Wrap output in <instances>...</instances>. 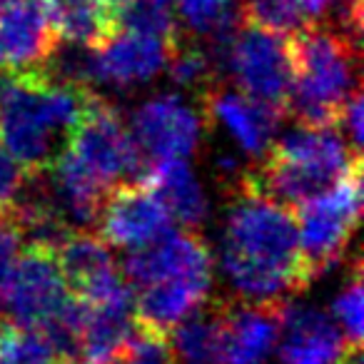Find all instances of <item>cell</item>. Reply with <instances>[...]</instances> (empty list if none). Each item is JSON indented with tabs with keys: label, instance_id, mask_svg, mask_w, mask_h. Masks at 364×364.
Returning <instances> with one entry per match:
<instances>
[{
	"label": "cell",
	"instance_id": "obj_17",
	"mask_svg": "<svg viewBox=\"0 0 364 364\" xmlns=\"http://www.w3.org/2000/svg\"><path fill=\"white\" fill-rule=\"evenodd\" d=\"M60 43L48 0H18L0 13V50L6 70H43Z\"/></svg>",
	"mask_w": 364,
	"mask_h": 364
},
{
	"label": "cell",
	"instance_id": "obj_22",
	"mask_svg": "<svg viewBox=\"0 0 364 364\" xmlns=\"http://www.w3.org/2000/svg\"><path fill=\"white\" fill-rule=\"evenodd\" d=\"M182 33L208 43H228L240 26L232 0H172Z\"/></svg>",
	"mask_w": 364,
	"mask_h": 364
},
{
	"label": "cell",
	"instance_id": "obj_28",
	"mask_svg": "<svg viewBox=\"0 0 364 364\" xmlns=\"http://www.w3.org/2000/svg\"><path fill=\"white\" fill-rule=\"evenodd\" d=\"M26 185V170L18 165V160L0 145V210H8L16 203L18 193Z\"/></svg>",
	"mask_w": 364,
	"mask_h": 364
},
{
	"label": "cell",
	"instance_id": "obj_27",
	"mask_svg": "<svg viewBox=\"0 0 364 364\" xmlns=\"http://www.w3.org/2000/svg\"><path fill=\"white\" fill-rule=\"evenodd\" d=\"M23 240H26L23 237V228L16 220V215H13V210H0V307H3V297H6L16 262L21 257Z\"/></svg>",
	"mask_w": 364,
	"mask_h": 364
},
{
	"label": "cell",
	"instance_id": "obj_23",
	"mask_svg": "<svg viewBox=\"0 0 364 364\" xmlns=\"http://www.w3.org/2000/svg\"><path fill=\"white\" fill-rule=\"evenodd\" d=\"M115 28L145 33L162 41H172L180 31L172 0H127V6L117 13Z\"/></svg>",
	"mask_w": 364,
	"mask_h": 364
},
{
	"label": "cell",
	"instance_id": "obj_26",
	"mask_svg": "<svg viewBox=\"0 0 364 364\" xmlns=\"http://www.w3.org/2000/svg\"><path fill=\"white\" fill-rule=\"evenodd\" d=\"M107 364H175L165 334L135 327L132 337L115 352Z\"/></svg>",
	"mask_w": 364,
	"mask_h": 364
},
{
	"label": "cell",
	"instance_id": "obj_30",
	"mask_svg": "<svg viewBox=\"0 0 364 364\" xmlns=\"http://www.w3.org/2000/svg\"><path fill=\"white\" fill-rule=\"evenodd\" d=\"M100 3L107 8V13H110V16H112V21H115V18H117V13H120L122 8L127 6V0H100Z\"/></svg>",
	"mask_w": 364,
	"mask_h": 364
},
{
	"label": "cell",
	"instance_id": "obj_21",
	"mask_svg": "<svg viewBox=\"0 0 364 364\" xmlns=\"http://www.w3.org/2000/svg\"><path fill=\"white\" fill-rule=\"evenodd\" d=\"M58 38L85 48H100L115 31V21L100 0H48Z\"/></svg>",
	"mask_w": 364,
	"mask_h": 364
},
{
	"label": "cell",
	"instance_id": "obj_11",
	"mask_svg": "<svg viewBox=\"0 0 364 364\" xmlns=\"http://www.w3.org/2000/svg\"><path fill=\"white\" fill-rule=\"evenodd\" d=\"M172 228V218L142 180L117 182L105 193L95 230L110 247L140 250Z\"/></svg>",
	"mask_w": 364,
	"mask_h": 364
},
{
	"label": "cell",
	"instance_id": "obj_20",
	"mask_svg": "<svg viewBox=\"0 0 364 364\" xmlns=\"http://www.w3.org/2000/svg\"><path fill=\"white\" fill-rule=\"evenodd\" d=\"M175 364H223L225 297H210L167 332Z\"/></svg>",
	"mask_w": 364,
	"mask_h": 364
},
{
	"label": "cell",
	"instance_id": "obj_24",
	"mask_svg": "<svg viewBox=\"0 0 364 364\" xmlns=\"http://www.w3.org/2000/svg\"><path fill=\"white\" fill-rule=\"evenodd\" d=\"M237 16L242 23L267 28L282 36H292L309 23L299 11L297 0H240Z\"/></svg>",
	"mask_w": 364,
	"mask_h": 364
},
{
	"label": "cell",
	"instance_id": "obj_6",
	"mask_svg": "<svg viewBox=\"0 0 364 364\" xmlns=\"http://www.w3.org/2000/svg\"><path fill=\"white\" fill-rule=\"evenodd\" d=\"M65 147L105 190H110L117 182L145 177V157L132 142L130 130L122 122L117 107L95 92L85 115L68 137Z\"/></svg>",
	"mask_w": 364,
	"mask_h": 364
},
{
	"label": "cell",
	"instance_id": "obj_16",
	"mask_svg": "<svg viewBox=\"0 0 364 364\" xmlns=\"http://www.w3.org/2000/svg\"><path fill=\"white\" fill-rule=\"evenodd\" d=\"M284 302H245L225 297L223 364H272Z\"/></svg>",
	"mask_w": 364,
	"mask_h": 364
},
{
	"label": "cell",
	"instance_id": "obj_4",
	"mask_svg": "<svg viewBox=\"0 0 364 364\" xmlns=\"http://www.w3.org/2000/svg\"><path fill=\"white\" fill-rule=\"evenodd\" d=\"M292 85L284 115L297 125H337L347 100L359 90V43L324 21L289 36Z\"/></svg>",
	"mask_w": 364,
	"mask_h": 364
},
{
	"label": "cell",
	"instance_id": "obj_3",
	"mask_svg": "<svg viewBox=\"0 0 364 364\" xmlns=\"http://www.w3.org/2000/svg\"><path fill=\"white\" fill-rule=\"evenodd\" d=\"M354 172H362V150L349 145L337 125H297L250 167V180L262 195L294 210Z\"/></svg>",
	"mask_w": 364,
	"mask_h": 364
},
{
	"label": "cell",
	"instance_id": "obj_19",
	"mask_svg": "<svg viewBox=\"0 0 364 364\" xmlns=\"http://www.w3.org/2000/svg\"><path fill=\"white\" fill-rule=\"evenodd\" d=\"M82 302V299H80ZM132 292L102 302H82L80 314V362L107 364L135 332Z\"/></svg>",
	"mask_w": 364,
	"mask_h": 364
},
{
	"label": "cell",
	"instance_id": "obj_2",
	"mask_svg": "<svg viewBox=\"0 0 364 364\" xmlns=\"http://www.w3.org/2000/svg\"><path fill=\"white\" fill-rule=\"evenodd\" d=\"M92 90L43 70H0V140L26 172L48 167L68 145Z\"/></svg>",
	"mask_w": 364,
	"mask_h": 364
},
{
	"label": "cell",
	"instance_id": "obj_15",
	"mask_svg": "<svg viewBox=\"0 0 364 364\" xmlns=\"http://www.w3.org/2000/svg\"><path fill=\"white\" fill-rule=\"evenodd\" d=\"M352 349L327 312L287 299L279 312V364H339Z\"/></svg>",
	"mask_w": 364,
	"mask_h": 364
},
{
	"label": "cell",
	"instance_id": "obj_1",
	"mask_svg": "<svg viewBox=\"0 0 364 364\" xmlns=\"http://www.w3.org/2000/svg\"><path fill=\"white\" fill-rule=\"evenodd\" d=\"M225 215L220 267L230 297L245 302H287L312 282L302 259L294 213L262 195L250 180L223 190Z\"/></svg>",
	"mask_w": 364,
	"mask_h": 364
},
{
	"label": "cell",
	"instance_id": "obj_7",
	"mask_svg": "<svg viewBox=\"0 0 364 364\" xmlns=\"http://www.w3.org/2000/svg\"><path fill=\"white\" fill-rule=\"evenodd\" d=\"M225 75L235 87L284 112L292 85L289 36L240 21L225 55Z\"/></svg>",
	"mask_w": 364,
	"mask_h": 364
},
{
	"label": "cell",
	"instance_id": "obj_29",
	"mask_svg": "<svg viewBox=\"0 0 364 364\" xmlns=\"http://www.w3.org/2000/svg\"><path fill=\"white\" fill-rule=\"evenodd\" d=\"M362 90H357L352 97L347 100V105L342 107L337 117V125L344 130V137L352 147L362 150V137H364V130H362Z\"/></svg>",
	"mask_w": 364,
	"mask_h": 364
},
{
	"label": "cell",
	"instance_id": "obj_8",
	"mask_svg": "<svg viewBox=\"0 0 364 364\" xmlns=\"http://www.w3.org/2000/svg\"><path fill=\"white\" fill-rule=\"evenodd\" d=\"M195 100L203 112L205 130L220 127L250 165H257L277 140L284 112L269 102L230 87L223 80L200 92Z\"/></svg>",
	"mask_w": 364,
	"mask_h": 364
},
{
	"label": "cell",
	"instance_id": "obj_31",
	"mask_svg": "<svg viewBox=\"0 0 364 364\" xmlns=\"http://www.w3.org/2000/svg\"><path fill=\"white\" fill-rule=\"evenodd\" d=\"M339 364H362V347H352L347 349V354L342 357Z\"/></svg>",
	"mask_w": 364,
	"mask_h": 364
},
{
	"label": "cell",
	"instance_id": "obj_12",
	"mask_svg": "<svg viewBox=\"0 0 364 364\" xmlns=\"http://www.w3.org/2000/svg\"><path fill=\"white\" fill-rule=\"evenodd\" d=\"M215 262L203 232L195 230H167L155 242L130 250L122 262V277L130 289L145 287L162 279H215Z\"/></svg>",
	"mask_w": 364,
	"mask_h": 364
},
{
	"label": "cell",
	"instance_id": "obj_9",
	"mask_svg": "<svg viewBox=\"0 0 364 364\" xmlns=\"http://www.w3.org/2000/svg\"><path fill=\"white\" fill-rule=\"evenodd\" d=\"M205 135V120L198 102L167 92L147 97L130 115V137L142 157L188 160L198 152Z\"/></svg>",
	"mask_w": 364,
	"mask_h": 364
},
{
	"label": "cell",
	"instance_id": "obj_18",
	"mask_svg": "<svg viewBox=\"0 0 364 364\" xmlns=\"http://www.w3.org/2000/svg\"><path fill=\"white\" fill-rule=\"evenodd\" d=\"M142 182L150 185L172 220L185 230L203 232L210 220V200L188 160H155L147 165Z\"/></svg>",
	"mask_w": 364,
	"mask_h": 364
},
{
	"label": "cell",
	"instance_id": "obj_5",
	"mask_svg": "<svg viewBox=\"0 0 364 364\" xmlns=\"http://www.w3.org/2000/svg\"><path fill=\"white\" fill-rule=\"evenodd\" d=\"M309 279L322 277L347 255L362 215V172L292 210Z\"/></svg>",
	"mask_w": 364,
	"mask_h": 364
},
{
	"label": "cell",
	"instance_id": "obj_25",
	"mask_svg": "<svg viewBox=\"0 0 364 364\" xmlns=\"http://www.w3.org/2000/svg\"><path fill=\"white\" fill-rule=\"evenodd\" d=\"M362 262L352 257L344 287L332 302V319L349 347H362Z\"/></svg>",
	"mask_w": 364,
	"mask_h": 364
},
{
	"label": "cell",
	"instance_id": "obj_33",
	"mask_svg": "<svg viewBox=\"0 0 364 364\" xmlns=\"http://www.w3.org/2000/svg\"><path fill=\"white\" fill-rule=\"evenodd\" d=\"M53 364H55V362H53ZM58 364H82V362H68V359H60Z\"/></svg>",
	"mask_w": 364,
	"mask_h": 364
},
{
	"label": "cell",
	"instance_id": "obj_10",
	"mask_svg": "<svg viewBox=\"0 0 364 364\" xmlns=\"http://www.w3.org/2000/svg\"><path fill=\"white\" fill-rule=\"evenodd\" d=\"M70 297L55 250L28 245L8 282L3 307L16 327L41 329Z\"/></svg>",
	"mask_w": 364,
	"mask_h": 364
},
{
	"label": "cell",
	"instance_id": "obj_32",
	"mask_svg": "<svg viewBox=\"0 0 364 364\" xmlns=\"http://www.w3.org/2000/svg\"><path fill=\"white\" fill-rule=\"evenodd\" d=\"M13 3H18V0H0V13L6 11V8H11Z\"/></svg>",
	"mask_w": 364,
	"mask_h": 364
},
{
	"label": "cell",
	"instance_id": "obj_13",
	"mask_svg": "<svg viewBox=\"0 0 364 364\" xmlns=\"http://www.w3.org/2000/svg\"><path fill=\"white\" fill-rule=\"evenodd\" d=\"M68 292L82 302H102L132 292L117 272L110 245L92 230H73L55 247Z\"/></svg>",
	"mask_w": 364,
	"mask_h": 364
},
{
	"label": "cell",
	"instance_id": "obj_14",
	"mask_svg": "<svg viewBox=\"0 0 364 364\" xmlns=\"http://www.w3.org/2000/svg\"><path fill=\"white\" fill-rule=\"evenodd\" d=\"M170 41L115 28L100 48L92 50L95 85L112 90H135L165 73Z\"/></svg>",
	"mask_w": 364,
	"mask_h": 364
},
{
	"label": "cell",
	"instance_id": "obj_34",
	"mask_svg": "<svg viewBox=\"0 0 364 364\" xmlns=\"http://www.w3.org/2000/svg\"><path fill=\"white\" fill-rule=\"evenodd\" d=\"M3 68H6V63H3V50H0V70H3Z\"/></svg>",
	"mask_w": 364,
	"mask_h": 364
}]
</instances>
